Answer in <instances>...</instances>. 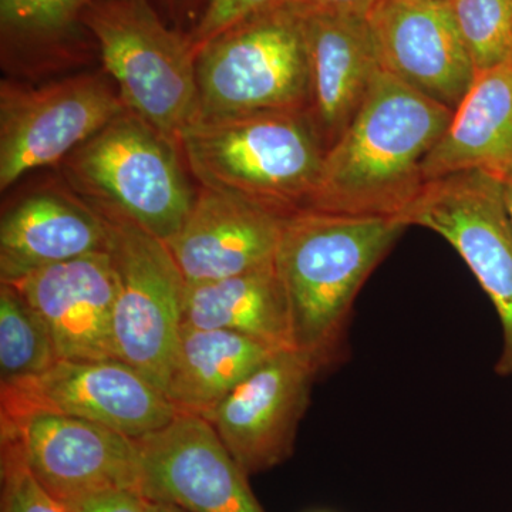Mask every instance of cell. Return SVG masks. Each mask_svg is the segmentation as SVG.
Instances as JSON below:
<instances>
[{"instance_id":"cell-1","label":"cell","mask_w":512,"mask_h":512,"mask_svg":"<svg viewBox=\"0 0 512 512\" xmlns=\"http://www.w3.org/2000/svg\"><path fill=\"white\" fill-rule=\"evenodd\" d=\"M453 113L380 69L355 119L326 151L303 210L402 221L426 184L424 160Z\"/></svg>"},{"instance_id":"cell-2","label":"cell","mask_w":512,"mask_h":512,"mask_svg":"<svg viewBox=\"0 0 512 512\" xmlns=\"http://www.w3.org/2000/svg\"><path fill=\"white\" fill-rule=\"evenodd\" d=\"M406 228L397 218L312 210L286 218L276 271L288 296L293 348L319 369L338 356L357 293Z\"/></svg>"},{"instance_id":"cell-3","label":"cell","mask_w":512,"mask_h":512,"mask_svg":"<svg viewBox=\"0 0 512 512\" xmlns=\"http://www.w3.org/2000/svg\"><path fill=\"white\" fill-rule=\"evenodd\" d=\"M180 150L201 187L285 212L308 205L326 156L305 110L198 119L181 134Z\"/></svg>"},{"instance_id":"cell-4","label":"cell","mask_w":512,"mask_h":512,"mask_svg":"<svg viewBox=\"0 0 512 512\" xmlns=\"http://www.w3.org/2000/svg\"><path fill=\"white\" fill-rule=\"evenodd\" d=\"M178 148L124 110L64 158V174L87 204L119 214L168 242L183 228L197 197Z\"/></svg>"},{"instance_id":"cell-5","label":"cell","mask_w":512,"mask_h":512,"mask_svg":"<svg viewBox=\"0 0 512 512\" xmlns=\"http://www.w3.org/2000/svg\"><path fill=\"white\" fill-rule=\"evenodd\" d=\"M124 106L180 146L197 119V50L150 0H96L84 16Z\"/></svg>"},{"instance_id":"cell-6","label":"cell","mask_w":512,"mask_h":512,"mask_svg":"<svg viewBox=\"0 0 512 512\" xmlns=\"http://www.w3.org/2000/svg\"><path fill=\"white\" fill-rule=\"evenodd\" d=\"M195 69V120L306 110L309 69L301 13L285 2L225 30L198 49Z\"/></svg>"},{"instance_id":"cell-7","label":"cell","mask_w":512,"mask_h":512,"mask_svg":"<svg viewBox=\"0 0 512 512\" xmlns=\"http://www.w3.org/2000/svg\"><path fill=\"white\" fill-rule=\"evenodd\" d=\"M93 208L106 225L116 274V357L165 393L183 326L187 282L164 241L119 214Z\"/></svg>"},{"instance_id":"cell-8","label":"cell","mask_w":512,"mask_h":512,"mask_svg":"<svg viewBox=\"0 0 512 512\" xmlns=\"http://www.w3.org/2000/svg\"><path fill=\"white\" fill-rule=\"evenodd\" d=\"M402 221L446 239L476 276L503 326L497 372L511 376L512 224L501 177L473 170L427 181Z\"/></svg>"},{"instance_id":"cell-9","label":"cell","mask_w":512,"mask_h":512,"mask_svg":"<svg viewBox=\"0 0 512 512\" xmlns=\"http://www.w3.org/2000/svg\"><path fill=\"white\" fill-rule=\"evenodd\" d=\"M124 110L103 74H76L37 87L3 80L0 190L36 168L62 163Z\"/></svg>"},{"instance_id":"cell-10","label":"cell","mask_w":512,"mask_h":512,"mask_svg":"<svg viewBox=\"0 0 512 512\" xmlns=\"http://www.w3.org/2000/svg\"><path fill=\"white\" fill-rule=\"evenodd\" d=\"M0 443L64 504L114 490L141 495L136 440L103 424L55 413L0 416Z\"/></svg>"},{"instance_id":"cell-11","label":"cell","mask_w":512,"mask_h":512,"mask_svg":"<svg viewBox=\"0 0 512 512\" xmlns=\"http://www.w3.org/2000/svg\"><path fill=\"white\" fill-rule=\"evenodd\" d=\"M55 413L103 424L131 439L174 419L163 390L119 359H59L39 375L0 383V416Z\"/></svg>"},{"instance_id":"cell-12","label":"cell","mask_w":512,"mask_h":512,"mask_svg":"<svg viewBox=\"0 0 512 512\" xmlns=\"http://www.w3.org/2000/svg\"><path fill=\"white\" fill-rule=\"evenodd\" d=\"M141 495L185 512H265L210 421L177 413L138 437Z\"/></svg>"},{"instance_id":"cell-13","label":"cell","mask_w":512,"mask_h":512,"mask_svg":"<svg viewBox=\"0 0 512 512\" xmlns=\"http://www.w3.org/2000/svg\"><path fill=\"white\" fill-rule=\"evenodd\" d=\"M318 372L298 350H279L204 417L248 476L291 457Z\"/></svg>"},{"instance_id":"cell-14","label":"cell","mask_w":512,"mask_h":512,"mask_svg":"<svg viewBox=\"0 0 512 512\" xmlns=\"http://www.w3.org/2000/svg\"><path fill=\"white\" fill-rule=\"evenodd\" d=\"M366 18L384 72L451 111L460 106L477 72L450 3L377 0Z\"/></svg>"},{"instance_id":"cell-15","label":"cell","mask_w":512,"mask_h":512,"mask_svg":"<svg viewBox=\"0 0 512 512\" xmlns=\"http://www.w3.org/2000/svg\"><path fill=\"white\" fill-rule=\"evenodd\" d=\"M291 214L201 187L183 228L165 244L187 285L218 281L274 262Z\"/></svg>"},{"instance_id":"cell-16","label":"cell","mask_w":512,"mask_h":512,"mask_svg":"<svg viewBox=\"0 0 512 512\" xmlns=\"http://www.w3.org/2000/svg\"><path fill=\"white\" fill-rule=\"evenodd\" d=\"M10 285L45 320L59 359H117L116 274L107 249L47 266Z\"/></svg>"},{"instance_id":"cell-17","label":"cell","mask_w":512,"mask_h":512,"mask_svg":"<svg viewBox=\"0 0 512 512\" xmlns=\"http://www.w3.org/2000/svg\"><path fill=\"white\" fill-rule=\"evenodd\" d=\"M301 16L309 69L305 111L328 151L355 119L382 67L366 16Z\"/></svg>"},{"instance_id":"cell-18","label":"cell","mask_w":512,"mask_h":512,"mask_svg":"<svg viewBox=\"0 0 512 512\" xmlns=\"http://www.w3.org/2000/svg\"><path fill=\"white\" fill-rule=\"evenodd\" d=\"M106 225L92 205L60 192L29 195L2 217L0 279L19 281L39 269L104 251Z\"/></svg>"},{"instance_id":"cell-19","label":"cell","mask_w":512,"mask_h":512,"mask_svg":"<svg viewBox=\"0 0 512 512\" xmlns=\"http://www.w3.org/2000/svg\"><path fill=\"white\" fill-rule=\"evenodd\" d=\"M473 170L498 177L512 170V56L477 74L423 163L426 183Z\"/></svg>"},{"instance_id":"cell-20","label":"cell","mask_w":512,"mask_h":512,"mask_svg":"<svg viewBox=\"0 0 512 512\" xmlns=\"http://www.w3.org/2000/svg\"><path fill=\"white\" fill-rule=\"evenodd\" d=\"M183 323L241 333L276 352L295 349L288 296L275 261L245 274L187 285Z\"/></svg>"},{"instance_id":"cell-21","label":"cell","mask_w":512,"mask_h":512,"mask_svg":"<svg viewBox=\"0 0 512 512\" xmlns=\"http://www.w3.org/2000/svg\"><path fill=\"white\" fill-rule=\"evenodd\" d=\"M275 352L241 333L183 323L165 396L177 413L207 417Z\"/></svg>"},{"instance_id":"cell-22","label":"cell","mask_w":512,"mask_h":512,"mask_svg":"<svg viewBox=\"0 0 512 512\" xmlns=\"http://www.w3.org/2000/svg\"><path fill=\"white\" fill-rule=\"evenodd\" d=\"M96 0H0L2 56L8 63L73 59L93 37L84 16ZM96 45V43H94Z\"/></svg>"},{"instance_id":"cell-23","label":"cell","mask_w":512,"mask_h":512,"mask_svg":"<svg viewBox=\"0 0 512 512\" xmlns=\"http://www.w3.org/2000/svg\"><path fill=\"white\" fill-rule=\"evenodd\" d=\"M59 360L45 320L16 286L0 285V382L39 375Z\"/></svg>"},{"instance_id":"cell-24","label":"cell","mask_w":512,"mask_h":512,"mask_svg":"<svg viewBox=\"0 0 512 512\" xmlns=\"http://www.w3.org/2000/svg\"><path fill=\"white\" fill-rule=\"evenodd\" d=\"M450 8L477 74L512 56V0H451Z\"/></svg>"},{"instance_id":"cell-25","label":"cell","mask_w":512,"mask_h":512,"mask_svg":"<svg viewBox=\"0 0 512 512\" xmlns=\"http://www.w3.org/2000/svg\"><path fill=\"white\" fill-rule=\"evenodd\" d=\"M2 447V512H72L30 473L18 454Z\"/></svg>"},{"instance_id":"cell-26","label":"cell","mask_w":512,"mask_h":512,"mask_svg":"<svg viewBox=\"0 0 512 512\" xmlns=\"http://www.w3.org/2000/svg\"><path fill=\"white\" fill-rule=\"evenodd\" d=\"M285 2L286 0H207L197 25L188 37L198 52L201 46L225 30Z\"/></svg>"},{"instance_id":"cell-27","label":"cell","mask_w":512,"mask_h":512,"mask_svg":"<svg viewBox=\"0 0 512 512\" xmlns=\"http://www.w3.org/2000/svg\"><path fill=\"white\" fill-rule=\"evenodd\" d=\"M66 505L72 512H147L146 498L127 490L93 494Z\"/></svg>"},{"instance_id":"cell-28","label":"cell","mask_w":512,"mask_h":512,"mask_svg":"<svg viewBox=\"0 0 512 512\" xmlns=\"http://www.w3.org/2000/svg\"><path fill=\"white\" fill-rule=\"evenodd\" d=\"M168 25L190 35L207 0H150Z\"/></svg>"},{"instance_id":"cell-29","label":"cell","mask_w":512,"mask_h":512,"mask_svg":"<svg viewBox=\"0 0 512 512\" xmlns=\"http://www.w3.org/2000/svg\"><path fill=\"white\" fill-rule=\"evenodd\" d=\"M301 13L367 16L377 0H286Z\"/></svg>"},{"instance_id":"cell-30","label":"cell","mask_w":512,"mask_h":512,"mask_svg":"<svg viewBox=\"0 0 512 512\" xmlns=\"http://www.w3.org/2000/svg\"><path fill=\"white\" fill-rule=\"evenodd\" d=\"M501 183H503L505 207H507L508 215H510L512 224V170L508 171L507 174L501 177Z\"/></svg>"},{"instance_id":"cell-31","label":"cell","mask_w":512,"mask_h":512,"mask_svg":"<svg viewBox=\"0 0 512 512\" xmlns=\"http://www.w3.org/2000/svg\"><path fill=\"white\" fill-rule=\"evenodd\" d=\"M147 512H185L181 508L174 507V505L164 503H154V501L146 500Z\"/></svg>"},{"instance_id":"cell-32","label":"cell","mask_w":512,"mask_h":512,"mask_svg":"<svg viewBox=\"0 0 512 512\" xmlns=\"http://www.w3.org/2000/svg\"><path fill=\"white\" fill-rule=\"evenodd\" d=\"M439 2H451V0H439Z\"/></svg>"}]
</instances>
